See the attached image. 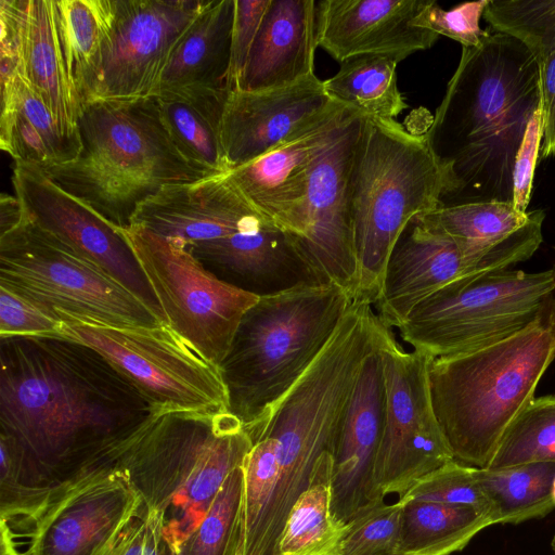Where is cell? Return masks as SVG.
I'll return each mask as SVG.
<instances>
[{"label":"cell","instance_id":"cell-1","mask_svg":"<svg viewBox=\"0 0 555 555\" xmlns=\"http://www.w3.org/2000/svg\"><path fill=\"white\" fill-rule=\"evenodd\" d=\"M152 406L100 353L55 336L0 338V430L21 448V483L43 509L117 468Z\"/></svg>","mask_w":555,"mask_h":555},{"label":"cell","instance_id":"cell-2","mask_svg":"<svg viewBox=\"0 0 555 555\" xmlns=\"http://www.w3.org/2000/svg\"><path fill=\"white\" fill-rule=\"evenodd\" d=\"M540 102L538 60L519 40L487 30L477 47H462L424 132L444 176L441 206L513 203L515 158Z\"/></svg>","mask_w":555,"mask_h":555},{"label":"cell","instance_id":"cell-3","mask_svg":"<svg viewBox=\"0 0 555 555\" xmlns=\"http://www.w3.org/2000/svg\"><path fill=\"white\" fill-rule=\"evenodd\" d=\"M77 126L76 159L40 169L120 230L129 229L138 207L164 186L214 177L177 150L155 96L89 101Z\"/></svg>","mask_w":555,"mask_h":555},{"label":"cell","instance_id":"cell-4","mask_svg":"<svg viewBox=\"0 0 555 555\" xmlns=\"http://www.w3.org/2000/svg\"><path fill=\"white\" fill-rule=\"evenodd\" d=\"M251 447L242 422L230 411L153 409L131 434L117 468L159 516L163 540L176 553Z\"/></svg>","mask_w":555,"mask_h":555},{"label":"cell","instance_id":"cell-5","mask_svg":"<svg viewBox=\"0 0 555 555\" xmlns=\"http://www.w3.org/2000/svg\"><path fill=\"white\" fill-rule=\"evenodd\" d=\"M554 360L553 299L518 333L431 360L433 406L455 461L477 468L489 466L504 434L534 398Z\"/></svg>","mask_w":555,"mask_h":555},{"label":"cell","instance_id":"cell-6","mask_svg":"<svg viewBox=\"0 0 555 555\" xmlns=\"http://www.w3.org/2000/svg\"><path fill=\"white\" fill-rule=\"evenodd\" d=\"M351 295L332 283L300 282L259 296L219 365L229 411L249 429L264 422L325 348Z\"/></svg>","mask_w":555,"mask_h":555},{"label":"cell","instance_id":"cell-7","mask_svg":"<svg viewBox=\"0 0 555 555\" xmlns=\"http://www.w3.org/2000/svg\"><path fill=\"white\" fill-rule=\"evenodd\" d=\"M443 171L425 134L364 116L349 198L357 258L353 301L377 302L390 254L408 224L441 206Z\"/></svg>","mask_w":555,"mask_h":555},{"label":"cell","instance_id":"cell-8","mask_svg":"<svg viewBox=\"0 0 555 555\" xmlns=\"http://www.w3.org/2000/svg\"><path fill=\"white\" fill-rule=\"evenodd\" d=\"M555 295V267L469 275L418 304L398 327L413 350L435 358L500 341L533 323Z\"/></svg>","mask_w":555,"mask_h":555},{"label":"cell","instance_id":"cell-9","mask_svg":"<svg viewBox=\"0 0 555 555\" xmlns=\"http://www.w3.org/2000/svg\"><path fill=\"white\" fill-rule=\"evenodd\" d=\"M0 287L60 321L119 327L163 323L121 284L26 215L0 235Z\"/></svg>","mask_w":555,"mask_h":555},{"label":"cell","instance_id":"cell-10","mask_svg":"<svg viewBox=\"0 0 555 555\" xmlns=\"http://www.w3.org/2000/svg\"><path fill=\"white\" fill-rule=\"evenodd\" d=\"M57 337L100 353L152 409L217 413L229 411L219 367L167 323L107 326L64 318Z\"/></svg>","mask_w":555,"mask_h":555},{"label":"cell","instance_id":"cell-11","mask_svg":"<svg viewBox=\"0 0 555 555\" xmlns=\"http://www.w3.org/2000/svg\"><path fill=\"white\" fill-rule=\"evenodd\" d=\"M542 209L529 211L525 225L494 243H470L452 238L415 217L396 243L375 304L379 320L399 327L412 310L448 284L460 279L512 269L539 249L542 241Z\"/></svg>","mask_w":555,"mask_h":555},{"label":"cell","instance_id":"cell-12","mask_svg":"<svg viewBox=\"0 0 555 555\" xmlns=\"http://www.w3.org/2000/svg\"><path fill=\"white\" fill-rule=\"evenodd\" d=\"M166 318V323L219 367L238 324L259 295L221 281L177 242L147 229L122 230Z\"/></svg>","mask_w":555,"mask_h":555},{"label":"cell","instance_id":"cell-13","mask_svg":"<svg viewBox=\"0 0 555 555\" xmlns=\"http://www.w3.org/2000/svg\"><path fill=\"white\" fill-rule=\"evenodd\" d=\"M379 353L385 375V422L374 486L379 499L401 498L418 479L454 460L436 417L428 354L405 351L383 323Z\"/></svg>","mask_w":555,"mask_h":555},{"label":"cell","instance_id":"cell-14","mask_svg":"<svg viewBox=\"0 0 555 555\" xmlns=\"http://www.w3.org/2000/svg\"><path fill=\"white\" fill-rule=\"evenodd\" d=\"M364 116L352 109L315 155L310 169L304 231L295 241L311 279L354 297L357 258L349 198L350 171Z\"/></svg>","mask_w":555,"mask_h":555},{"label":"cell","instance_id":"cell-15","mask_svg":"<svg viewBox=\"0 0 555 555\" xmlns=\"http://www.w3.org/2000/svg\"><path fill=\"white\" fill-rule=\"evenodd\" d=\"M210 0H116L88 101L156 96L169 57Z\"/></svg>","mask_w":555,"mask_h":555},{"label":"cell","instance_id":"cell-16","mask_svg":"<svg viewBox=\"0 0 555 555\" xmlns=\"http://www.w3.org/2000/svg\"><path fill=\"white\" fill-rule=\"evenodd\" d=\"M12 182L29 221L101 268L166 323L158 299L122 230L63 190L37 166L15 164Z\"/></svg>","mask_w":555,"mask_h":555},{"label":"cell","instance_id":"cell-17","mask_svg":"<svg viewBox=\"0 0 555 555\" xmlns=\"http://www.w3.org/2000/svg\"><path fill=\"white\" fill-rule=\"evenodd\" d=\"M142 504L127 474L116 468L50 502L23 530L0 529V538L11 542L25 539L13 545L25 543L20 551L26 555H99Z\"/></svg>","mask_w":555,"mask_h":555},{"label":"cell","instance_id":"cell-18","mask_svg":"<svg viewBox=\"0 0 555 555\" xmlns=\"http://www.w3.org/2000/svg\"><path fill=\"white\" fill-rule=\"evenodd\" d=\"M338 104L315 75L273 90L230 91L220 124L228 172L287 142Z\"/></svg>","mask_w":555,"mask_h":555},{"label":"cell","instance_id":"cell-19","mask_svg":"<svg viewBox=\"0 0 555 555\" xmlns=\"http://www.w3.org/2000/svg\"><path fill=\"white\" fill-rule=\"evenodd\" d=\"M385 397L378 347L362 365L333 452L332 511L345 524L384 502L375 491L374 474L384 433Z\"/></svg>","mask_w":555,"mask_h":555},{"label":"cell","instance_id":"cell-20","mask_svg":"<svg viewBox=\"0 0 555 555\" xmlns=\"http://www.w3.org/2000/svg\"><path fill=\"white\" fill-rule=\"evenodd\" d=\"M352 109L338 104L314 125L266 155L225 173L261 214L294 240L304 231L312 162Z\"/></svg>","mask_w":555,"mask_h":555},{"label":"cell","instance_id":"cell-21","mask_svg":"<svg viewBox=\"0 0 555 555\" xmlns=\"http://www.w3.org/2000/svg\"><path fill=\"white\" fill-rule=\"evenodd\" d=\"M427 0H322L317 2L318 47L341 63L364 54L403 60L429 49L439 36L414 26Z\"/></svg>","mask_w":555,"mask_h":555},{"label":"cell","instance_id":"cell-22","mask_svg":"<svg viewBox=\"0 0 555 555\" xmlns=\"http://www.w3.org/2000/svg\"><path fill=\"white\" fill-rule=\"evenodd\" d=\"M185 248L221 281L259 296L313 282L293 237L261 212L228 236Z\"/></svg>","mask_w":555,"mask_h":555},{"label":"cell","instance_id":"cell-23","mask_svg":"<svg viewBox=\"0 0 555 555\" xmlns=\"http://www.w3.org/2000/svg\"><path fill=\"white\" fill-rule=\"evenodd\" d=\"M259 212L225 175H218L164 186L138 207L131 225L186 247L228 236Z\"/></svg>","mask_w":555,"mask_h":555},{"label":"cell","instance_id":"cell-24","mask_svg":"<svg viewBox=\"0 0 555 555\" xmlns=\"http://www.w3.org/2000/svg\"><path fill=\"white\" fill-rule=\"evenodd\" d=\"M315 13L314 0H271L236 90H273L315 75Z\"/></svg>","mask_w":555,"mask_h":555},{"label":"cell","instance_id":"cell-25","mask_svg":"<svg viewBox=\"0 0 555 555\" xmlns=\"http://www.w3.org/2000/svg\"><path fill=\"white\" fill-rule=\"evenodd\" d=\"M15 48L18 73L69 131H78L80 104L57 31L54 0H18Z\"/></svg>","mask_w":555,"mask_h":555},{"label":"cell","instance_id":"cell-26","mask_svg":"<svg viewBox=\"0 0 555 555\" xmlns=\"http://www.w3.org/2000/svg\"><path fill=\"white\" fill-rule=\"evenodd\" d=\"M0 147L15 164L46 168L76 159L81 141L15 72L1 76Z\"/></svg>","mask_w":555,"mask_h":555},{"label":"cell","instance_id":"cell-27","mask_svg":"<svg viewBox=\"0 0 555 555\" xmlns=\"http://www.w3.org/2000/svg\"><path fill=\"white\" fill-rule=\"evenodd\" d=\"M234 0H210L176 44L158 92L229 90Z\"/></svg>","mask_w":555,"mask_h":555},{"label":"cell","instance_id":"cell-28","mask_svg":"<svg viewBox=\"0 0 555 555\" xmlns=\"http://www.w3.org/2000/svg\"><path fill=\"white\" fill-rule=\"evenodd\" d=\"M230 91L184 89L162 92L156 101L163 124L181 155L211 176L228 168L220 141V124Z\"/></svg>","mask_w":555,"mask_h":555},{"label":"cell","instance_id":"cell-29","mask_svg":"<svg viewBox=\"0 0 555 555\" xmlns=\"http://www.w3.org/2000/svg\"><path fill=\"white\" fill-rule=\"evenodd\" d=\"M54 5L67 74L82 107L101 62L116 0H54Z\"/></svg>","mask_w":555,"mask_h":555},{"label":"cell","instance_id":"cell-30","mask_svg":"<svg viewBox=\"0 0 555 555\" xmlns=\"http://www.w3.org/2000/svg\"><path fill=\"white\" fill-rule=\"evenodd\" d=\"M401 503L399 555H451L493 525L472 506L430 501Z\"/></svg>","mask_w":555,"mask_h":555},{"label":"cell","instance_id":"cell-31","mask_svg":"<svg viewBox=\"0 0 555 555\" xmlns=\"http://www.w3.org/2000/svg\"><path fill=\"white\" fill-rule=\"evenodd\" d=\"M395 54H364L340 63L338 72L323 81L328 98L361 115L396 120L408 107L398 88Z\"/></svg>","mask_w":555,"mask_h":555},{"label":"cell","instance_id":"cell-32","mask_svg":"<svg viewBox=\"0 0 555 555\" xmlns=\"http://www.w3.org/2000/svg\"><path fill=\"white\" fill-rule=\"evenodd\" d=\"M333 456L323 455L308 489L291 509L274 555H332L347 524L332 511Z\"/></svg>","mask_w":555,"mask_h":555},{"label":"cell","instance_id":"cell-33","mask_svg":"<svg viewBox=\"0 0 555 555\" xmlns=\"http://www.w3.org/2000/svg\"><path fill=\"white\" fill-rule=\"evenodd\" d=\"M477 480L492 504L496 524L543 518L555 508V462L477 468Z\"/></svg>","mask_w":555,"mask_h":555},{"label":"cell","instance_id":"cell-34","mask_svg":"<svg viewBox=\"0 0 555 555\" xmlns=\"http://www.w3.org/2000/svg\"><path fill=\"white\" fill-rule=\"evenodd\" d=\"M434 229L460 241L494 243L525 225L529 211H517L513 203L475 202L440 206L422 215Z\"/></svg>","mask_w":555,"mask_h":555},{"label":"cell","instance_id":"cell-35","mask_svg":"<svg viewBox=\"0 0 555 555\" xmlns=\"http://www.w3.org/2000/svg\"><path fill=\"white\" fill-rule=\"evenodd\" d=\"M555 462V395L533 398L504 434L487 468Z\"/></svg>","mask_w":555,"mask_h":555},{"label":"cell","instance_id":"cell-36","mask_svg":"<svg viewBox=\"0 0 555 555\" xmlns=\"http://www.w3.org/2000/svg\"><path fill=\"white\" fill-rule=\"evenodd\" d=\"M243 466L227 477L206 516L175 555H237L242 532Z\"/></svg>","mask_w":555,"mask_h":555},{"label":"cell","instance_id":"cell-37","mask_svg":"<svg viewBox=\"0 0 555 555\" xmlns=\"http://www.w3.org/2000/svg\"><path fill=\"white\" fill-rule=\"evenodd\" d=\"M482 17L537 57L555 49V0H489Z\"/></svg>","mask_w":555,"mask_h":555},{"label":"cell","instance_id":"cell-38","mask_svg":"<svg viewBox=\"0 0 555 555\" xmlns=\"http://www.w3.org/2000/svg\"><path fill=\"white\" fill-rule=\"evenodd\" d=\"M398 501L472 506L486 514L493 525L496 524L492 504L477 480L476 467L455 460L418 479Z\"/></svg>","mask_w":555,"mask_h":555},{"label":"cell","instance_id":"cell-39","mask_svg":"<svg viewBox=\"0 0 555 555\" xmlns=\"http://www.w3.org/2000/svg\"><path fill=\"white\" fill-rule=\"evenodd\" d=\"M401 511L399 501L362 511L347 522L332 555H399Z\"/></svg>","mask_w":555,"mask_h":555},{"label":"cell","instance_id":"cell-40","mask_svg":"<svg viewBox=\"0 0 555 555\" xmlns=\"http://www.w3.org/2000/svg\"><path fill=\"white\" fill-rule=\"evenodd\" d=\"M488 3L489 0H478L444 10L436 1L427 0L413 24L438 36L451 38L462 47H477L487 31L480 28L479 21Z\"/></svg>","mask_w":555,"mask_h":555},{"label":"cell","instance_id":"cell-41","mask_svg":"<svg viewBox=\"0 0 555 555\" xmlns=\"http://www.w3.org/2000/svg\"><path fill=\"white\" fill-rule=\"evenodd\" d=\"M62 322L25 298L0 287V338L59 336Z\"/></svg>","mask_w":555,"mask_h":555},{"label":"cell","instance_id":"cell-42","mask_svg":"<svg viewBox=\"0 0 555 555\" xmlns=\"http://www.w3.org/2000/svg\"><path fill=\"white\" fill-rule=\"evenodd\" d=\"M163 541L159 516L143 503L99 555H160Z\"/></svg>","mask_w":555,"mask_h":555},{"label":"cell","instance_id":"cell-43","mask_svg":"<svg viewBox=\"0 0 555 555\" xmlns=\"http://www.w3.org/2000/svg\"><path fill=\"white\" fill-rule=\"evenodd\" d=\"M271 0H234L229 90L234 91Z\"/></svg>","mask_w":555,"mask_h":555},{"label":"cell","instance_id":"cell-44","mask_svg":"<svg viewBox=\"0 0 555 555\" xmlns=\"http://www.w3.org/2000/svg\"><path fill=\"white\" fill-rule=\"evenodd\" d=\"M542 112L540 107L530 118L517 152L513 171V206L519 212H527L530 202L534 169L542 142Z\"/></svg>","mask_w":555,"mask_h":555},{"label":"cell","instance_id":"cell-45","mask_svg":"<svg viewBox=\"0 0 555 555\" xmlns=\"http://www.w3.org/2000/svg\"><path fill=\"white\" fill-rule=\"evenodd\" d=\"M540 72L542 159L555 156V49L537 57Z\"/></svg>","mask_w":555,"mask_h":555},{"label":"cell","instance_id":"cell-46","mask_svg":"<svg viewBox=\"0 0 555 555\" xmlns=\"http://www.w3.org/2000/svg\"><path fill=\"white\" fill-rule=\"evenodd\" d=\"M25 219V210L22 202L16 195L2 193L0 196V235H3Z\"/></svg>","mask_w":555,"mask_h":555},{"label":"cell","instance_id":"cell-47","mask_svg":"<svg viewBox=\"0 0 555 555\" xmlns=\"http://www.w3.org/2000/svg\"><path fill=\"white\" fill-rule=\"evenodd\" d=\"M0 555H26L14 546L0 541Z\"/></svg>","mask_w":555,"mask_h":555},{"label":"cell","instance_id":"cell-48","mask_svg":"<svg viewBox=\"0 0 555 555\" xmlns=\"http://www.w3.org/2000/svg\"><path fill=\"white\" fill-rule=\"evenodd\" d=\"M160 555H175L173 551L169 547V545L165 541H163V544H162Z\"/></svg>","mask_w":555,"mask_h":555},{"label":"cell","instance_id":"cell-49","mask_svg":"<svg viewBox=\"0 0 555 555\" xmlns=\"http://www.w3.org/2000/svg\"><path fill=\"white\" fill-rule=\"evenodd\" d=\"M552 496H553V500H554V503H555V478L553 480V486H552Z\"/></svg>","mask_w":555,"mask_h":555},{"label":"cell","instance_id":"cell-50","mask_svg":"<svg viewBox=\"0 0 555 555\" xmlns=\"http://www.w3.org/2000/svg\"><path fill=\"white\" fill-rule=\"evenodd\" d=\"M551 545H552V548H553V553H554V555H555V535H554V538H553V540H552Z\"/></svg>","mask_w":555,"mask_h":555},{"label":"cell","instance_id":"cell-51","mask_svg":"<svg viewBox=\"0 0 555 555\" xmlns=\"http://www.w3.org/2000/svg\"><path fill=\"white\" fill-rule=\"evenodd\" d=\"M553 307H554V311H555V295H554V298H553Z\"/></svg>","mask_w":555,"mask_h":555}]
</instances>
